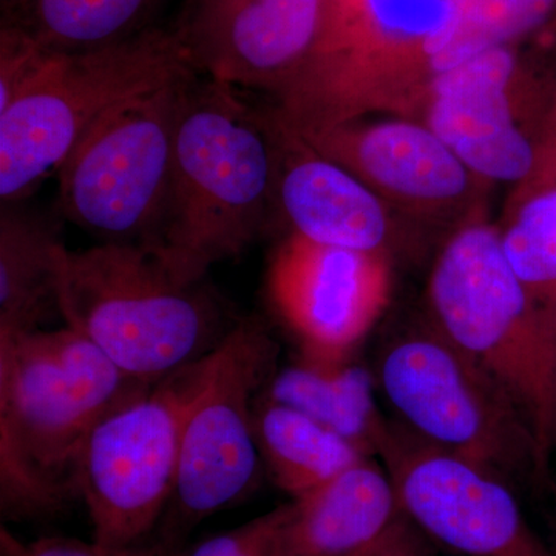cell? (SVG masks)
<instances>
[{"mask_svg":"<svg viewBox=\"0 0 556 556\" xmlns=\"http://www.w3.org/2000/svg\"><path fill=\"white\" fill-rule=\"evenodd\" d=\"M190 79L177 135L166 226L156 252L185 281L237 258L276 212L277 123L237 87Z\"/></svg>","mask_w":556,"mask_h":556,"instance_id":"2","label":"cell"},{"mask_svg":"<svg viewBox=\"0 0 556 556\" xmlns=\"http://www.w3.org/2000/svg\"><path fill=\"white\" fill-rule=\"evenodd\" d=\"M378 456L405 515L467 556H556L526 521L514 485L390 422Z\"/></svg>","mask_w":556,"mask_h":556,"instance_id":"13","label":"cell"},{"mask_svg":"<svg viewBox=\"0 0 556 556\" xmlns=\"http://www.w3.org/2000/svg\"><path fill=\"white\" fill-rule=\"evenodd\" d=\"M383 394L417 437L508 484L552 489L540 445L514 399L430 320L382 351Z\"/></svg>","mask_w":556,"mask_h":556,"instance_id":"6","label":"cell"},{"mask_svg":"<svg viewBox=\"0 0 556 556\" xmlns=\"http://www.w3.org/2000/svg\"><path fill=\"white\" fill-rule=\"evenodd\" d=\"M277 357V343L254 318H240L212 353L206 382L186 419L177 484L156 543L181 551L197 526L254 486L263 464L254 396L276 375Z\"/></svg>","mask_w":556,"mask_h":556,"instance_id":"10","label":"cell"},{"mask_svg":"<svg viewBox=\"0 0 556 556\" xmlns=\"http://www.w3.org/2000/svg\"><path fill=\"white\" fill-rule=\"evenodd\" d=\"M150 387L68 327L0 338L3 517H49L78 496L76 470L91 431Z\"/></svg>","mask_w":556,"mask_h":556,"instance_id":"1","label":"cell"},{"mask_svg":"<svg viewBox=\"0 0 556 556\" xmlns=\"http://www.w3.org/2000/svg\"><path fill=\"white\" fill-rule=\"evenodd\" d=\"M391 255L325 247L289 233L270 260L268 292L300 357L343 362L382 316L393 289Z\"/></svg>","mask_w":556,"mask_h":556,"instance_id":"14","label":"cell"},{"mask_svg":"<svg viewBox=\"0 0 556 556\" xmlns=\"http://www.w3.org/2000/svg\"><path fill=\"white\" fill-rule=\"evenodd\" d=\"M58 309L65 327L150 386L206 357L239 324L206 280L185 281L155 249L130 243L65 249Z\"/></svg>","mask_w":556,"mask_h":556,"instance_id":"4","label":"cell"},{"mask_svg":"<svg viewBox=\"0 0 556 556\" xmlns=\"http://www.w3.org/2000/svg\"><path fill=\"white\" fill-rule=\"evenodd\" d=\"M547 54L501 47L434 76L408 119L428 127L477 174L514 186L532 174L556 84Z\"/></svg>","mask_w":556,"mask_h":556,"instance_id":"11","label":"cell"},{"mask_svg":"<svg viewBox=\"0 0 556 556\" xmlns=\"http://www.w3.org/2000/svg\"><path fill=\"white\" fill-rule=\"evenodd\" d=\"M27 2L28 0H2L3 16L16 13V11L22 9Z\"/></svg>","mask_w":556,"mask_h":556,"instance_id":"29","label":"cell"},{"mask_svg":"<svg viewBox=\"0 0 556 556\" xmlns=\"http://www.w3.org/2000/svg\"><path fill=\"white\" fill-rule=\"evenodd\" d=\"M30 33L14 22L2 21L0 30V113L13 104L39 78L54 58Z\"/></svg>","mask_w":556,"mask_h":556,"instance_id":"25","label":"cell"},{"mask_svg":"<svg viewBox=\"0 0 556 556\" xmlns=\"http://www.w3.org/2000/svg\"><path fill=\"white\" fill-rule=\"evenodd\" d=\"M427 302L428 320L514 399L551 470L556 453V334L507 265L489 215L441 241Z\"/></svg>","mask_w":556,"mask_h":556,"instance_id":"5","label":"cell"},{"mask_svg":"<svg viewBox=\"0 0 556 556\" xmlns=\"http://www.w3.org/2000/svg\"><path fill=\"white\" fill-rule=\"evenodd\" d=\"M178 552L156 541L152 544H137V546L110 547L97 541L87 543V541L67 536L39 538L33 543L21 544L2 527L3 556H177Z\"/></svg>","mask_w":556,"mask_h":556,"instance_id":"26","label":"cell"},{"mask_svg":"<svg viewBox=\"0 0 556 556\" xmlns=\"http://www.w3.org/2000/svg\"><path fill=\"white\" fill-rule=\"evenodd\" d=\"M263 396L298 409L365 456H378L391 420L379 412L375 378L353 358L314 362L300 357L277 369Z\"/></svg>","mask_w":556,"mask_h":556,"instance_id":"18","label":"cell"},{"mask_svg":"<svg viewBox=\"0 0 556 556\" xmlns=\"http://www.w3.org/2000/svg\"><path fill=\"white\" fill-rule=\"evenodd\" d=\"M212 353L121 405L91 431L76 489L97 543L137 546L159 527L177 484L186 419L206 382Z\"/></svg>","mask_w":556,"mask_h":556,"instance_id":"9","label":"cell"},{"mask_svg":"<svg viewBox=\"0 0 556 556\" xmlns=\"http://www.w3.org/2000/svg\"><path fill=\"white\" fill-rule=\"evenodd\" d=\"M292 503L247 525L181 548L177 556H287V529Z\"/></svg>","mask_w":556,"mask_h":556,"instance_id":"24","label":"cell"},{"mask_svg":"<svg viewBox=\"0 0 556 556\" xmlns=\"http://www.w3.org/2000/svg\"><path fill=\"white\" fill-rule=\"evenodd\" d=\"M56 226L21 201L0 211V338L42 328L58 309L65 252Z\"/></svg>","mask_w":556,"mask_h":556,"instance_id":"19","label":"cell"},{"mask_svg":"<svg viewBox=\"0 0 556 556\" xmlns=\"http://www.w3.org/2000/svg\"><path fill=\"white\" fill-rule=\"evenodd\" d=\"M276 123V212L291 233L325 247L391 257L402 240L416 237L361 179Z\"/></svg>","mask_w":556,"mask_h":556,"instance_id":"16","label":"cell"},{"mask_svg":"<svg viewBox=\"0 0 556 556\" xmlns=\"http://www.w3.org/2000/svg\"><path fill=\"white\" fill-rule=\"evenodd\" d=\"M401 515L393 481L371 457L292 501L287 556H353Z\"/></svg>","mask_w":556,"mask_h":556,"instance_id":"17","label":"cell"},{"mask_svg":"<svg viewBox=\"0 0 556 556\" xmlns=\"http://www.w3.org/2000/svg\"><path fill=\"white\" fill-rule=\"evenodd\" d=\"M501 47L556 54V0H484L453 30L433 62V75Z\"/></svg>","mask_w":556,"mask_h":556,"instance_id":"23","label":"cell"},{"mask_svg":"<svg viewBox=\"0 0 556 556\" xmlns=\"http://www.w3.org/2000/svg\"><path fill=\"white\" fill-rule=\"evenodd\" d=\"M496 226L507 265L556 334V185L514 186Z\"/></svg>","mask_w":556,"mask_h":556,"instance_id":"21","label":"cell"},{"mask_svg":"<svg viewBox=\"0 0 556 556\" xmlns=\"http://www.w3.org/2000/svg\"><path fill=\"white\" fill-rule=\"evenodd\" d=\"M327 0H186L175 25L207 78L274 93L302 64Z\"/></svg>","mask_w":556,"mask_h":556,"instance_id":"15","label":"cell"},{"mask_svg":"<svg viewBox=\"0 0 556 556\" xmlns=\"http://www.w3.org/2000/svg\"><path fill=\"white\" fill-rule=\"evenodd\" d=\"M254 422L262 463L294 500L368 457L311 417L265 396L255 402Z\"/></svg>","mask_w":556,"mask_h":556,"instance_id":"20","label":"cell"},{"mask_svg":"<svg viewBox=\"0 0 556 556\" xmlns=\"http://www.w3.org/2000/svg\"><path fill=\"white\" fill-rule=\"evenodd\" d=\"M353 556H430L416 526L404 514L386 532Z\"/></svg>","mask_w":556,"mask_h":556,"instance_id":"27","label":"cell"},{"mask_svg":"<svg viewBox=\"0 0 556 556\" xmlns=\"http://www.w3.org/2000/svg\"><path fill=\"white\" fill-rule=\"evenodd\" d=\"M190 68L113 109L58 169L62 215L104 243L160 247Z\"/></svg>","mask_w":556,"mask_h":556,"instance_id":"8","label":"cell"},{"mask_svg":"<svg viewBox=\"0 0 556 556\" xmlns=\"http://www.w3.org/2000/svg\"><path fill=\"white\" fill-rule=\"evenodd\" d=\"M295 137L361 179L415 236L439 233L444 241L489 215L492 182L417 121L358 119Z\"/></svg>","mask_w":556,"mask_h":556,"instance_id":"12","label":"cell"},{"mask_svg":"<svg viewBox=\"0 0 556 556\" xmlns=\"http://www.w3.org/2000/svg\"><path fill=\"white\" fill-rule=\"evenodd\" d=\"M450 35L448 0H327L313 49L270 110L294 135L369 113L408 119Z\"/></svg>","mask_w":556,"mask_h":556,"instance_id":"3","label":"cell"},{"mask_svg":"<svg viewBox=\"0 0 556 556\" xmlns=\"http://www.w3.org/2000/svg\"><path fill=\"white\" fill-rule=\"evenodd\" d=\"M525 181L556 185V84L535 141V164Z\"/></svg>","mask_w":556,"mask_h":556,"instance_id":"28","label":"cell"},{"mask_svg":"<svg viewBox=\"0 0 556 556\" xmlns=\"http://www.w3.org/2000/svg\"><path fill=\"white\" fill-rule=\"evenodd\" d=\"M190 68L174 27H148L102 49L54 54L0 113L2 203L24 200L60 169L79 139L113 109Z\"/></svg>","mask_w":556,"mask_h":556,"instance_id":"7","label":"cell"},{"mask_svg":"<svg viewBox=\"0 0 556 556\" xmlns=\"http://www.w3.org/2000/svg\"><path fill=\"white\" fill-rule=\"evenodd\" d=\"M159 0H28L14 22L54 53L102 49L146 30Z\"/></svg>","mask_w":556,"mask_h":556,"instance_id":"22","label":"cell"}]
</instances>
